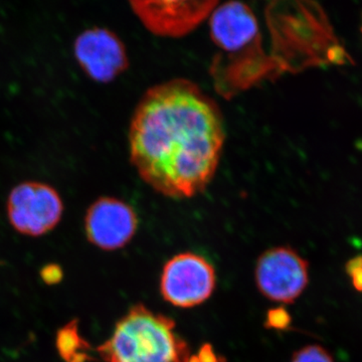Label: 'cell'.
Instances as JSON below:
<instances>
[{"label": "cell", "mask_w": 362, "mask_h": 362, "mask_svg": "<svg viewBox=\"0 0 362 362\" xmlns=\"http://www.w3.org/2000/svg\"><path fill=\"white\" fill-rule=\"evenodd\" d=\"M7 216L16 232L40 237L54 230L64 213V204L56 188L40 181H23L11 189Z\"/></svg>", "instance_id": "3957f363"}, {"label": "cell", "mask_w": 362, "mask_h": 362, "mask_svg": "<svg viewBox=\"0 0 362 362\" xmlns=\"http://www.w3.org/2000/svg\"><path fill=\"white\" fill-rule=\"evenodd\" d=\"M74 54L88 77L109 83L127 70V52L122 40L106 28H88L76 37Z\"/></svg>", "instance_id": "8992f818"}, {"label": "cell", "mask_w": 362, "mask_h": 362, "mask_svg": "<svg viewBox=\"0 0 362 362\" xmlns=\"http://www.w3.org/2000/svg\"><path fill=\"white\" fill-rule=\"evenodd\" d=\"M362 268V257H357V258L352 259L351 261L347 264L346 271L347 273L350 274L352 271L356 270V269Z\"/></svg>", "instance_id": "9a60e30c"}, {"label": "cell", "mask_w": 362, "mask_h": 362, "mask_svg": "<svg viewBox=\"0 0 362 362\" xmlns=\"http://www.w3.org/2000/svg\"><path fill=\"white\" fill-rule=\"evenodd\" d=\"M131 164L147 185L166 197L192 199L214 180L226 141L216 102L185 78L146 90L129 126Z\"/></svg>", "instance_id": "6da1fadb"}, {"label": "cell", "mask_w": 362, "mask_h": 362, "mask_svg": "<svg viewBox=\"0 0 362 362\" xmlns=\"http://www.w3.org/2000/svg\"><path fill=\"white\" fill-rule=\"evenodd\" d=\"M308 262L291 247H273L257 261V288L271 301L291 304L308 284Z\"/></svg>", "instance_id": "5b68a950"}, {"label": "cell", "mask_w": 362, "mask_h": 362, "mask_svg": "<svg viewBox=\"0 0 362 362\" xmlns=\"http://www.w3.org/2000/svg\"><path fill=\"white\" fill-rule=\"evenodd\" d=\"M354 281V287L358 291H362V268L356 269V270L352 271L349 274Z\"/></svg>", "instance_id": "5bb4252c"}, {"label": "cell", "mask_w": 362, "mask_h": 362, "mask_svg": "<svg viewBox=\"0 0 362 362\" xmlns=\"http://www.w3.org/2000/svg\"><path fill=\"white\" fill-rule=\"evenodd\" d=\"M216 284V271L207 259L194 252H182L164 265L160 293L173 306L192 308L213 295Z\"/></svg>", "instance_id": "277c9868"}, {"label": "cell", "mask_w": 362, "mask_h": 362, "mask_svg": "<svg viewBox=\"0 0 362 362\" xmlns=\"http://www.w3.org/2000/svg\"><path fill=\"white\" fill-rule=\"evenodd\" d=\"M291 362H335L327 350L319 345H309L295 352Z\"/></svg>", "instance_id": "8fae6325"}, {"label": "cell", "mask_w": 362, "mask_h": 362, "mask_svg": "<svg viewBox=\"0 0 362 362\" xmlns=\"http://www.w3.org/2000/svg\"><path fill=\"white\" fill-rule=\"evenodd\" d=\"M89 346L78 333L77 320H71L57 333V349L59 356L66 362L88 361L89 357L81 351L89 349Z\"/></svg>", "instance_id": "30bf717a"}, {"label": "cell", "mask_w": 362, "mask_h": 362, "mask_svg": "<svg viewBox=\"0 0 362 362\" xmlns=\"http://www.w3.org/2000/svg\"><path fill=\"white\" fill-rule=\"evenodd\" d=\"M143 25L161 37H180L192 32L218 6L216 1L131 2Z\"/></svg>", "instance_id": "ba28073f"}, {"label": "cell", "mask_w": 362, "mask_h": 362, "mask_svg": "<svg viewBox=\"0 0 362 362\" xmlns=\"http://www.w3.org/2000/svg\"><path fill=\"white\" fill-rule=\"evenodd\" d=\"M97 352L104 362H188L190 357L175 321L143 304L131 307Z\"/></svg>", "instance_id": "7a4b0ae2"}, {"label": "cell", "mask_w": 362, "mask_h": 362, "mask_svg": "<svg viewBox=\"0 0 362 362\" xmlns=\"http://www.w3.org/2000/svg\"><path fill=\"white\" fill-rule=\"evenodd\" d=\"M291 318L287 311L283 308L274 309L269 312L268 323L270 327L278 328V329H284L289 325Z\"/></svg>", "instance_id": "7c38bea8"}, {"label": "cell", "mask_w": 362, "mask_h": 362, "mask_svg": "<svg viewBox=\"0 0 362 362\" xmlns=\"http://www.w3.org/2000/svg\"><path fill=\"white\" fill-rule=\"evenodd\" d=\"M42 278L47 284H57L63 278V272L58 265H49L42 269Z\"/></svg>", "instance_id": "4fadbf2b"}, {"label": "cell", "mask_w": 362, "mask_h": 362, "mask_svg": "<svg viewBox=\"0 0 362 362\" xmlns=\"http://www.w3.org/2000/svg\"><path fill=\"white\" fill-rule=\"evenodd\" d=\"M211 35L226 52H235L256 42L259 35L256 16L244 4L228 2L211 14Z\"/></svg>", "instance_id": "9c48e42d"}, {"label": "cell", "mask_w": 362, "mask_h": 362, "mask_svg": "<svg viewBox=\"0 0 362 362\" xmlns=\"http://www.w3.org/2000/svg\"><path fill=\"white\" fill-rule=\"evenodd\" d=\"M138 228V216L129 204L116 197L93 202L85 216L88 240L103 251H116L129 244Z\"/></svg>", "instance_id": "52a82bcc"}]
</instances>
